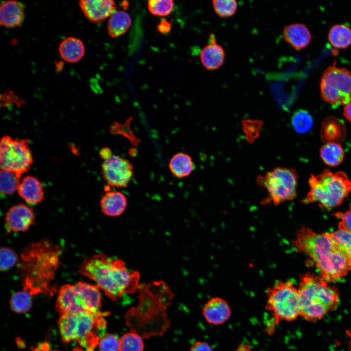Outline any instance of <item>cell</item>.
<instances>
[{"label":"cell","mask_w":351,"mask_h":351,"mask_svg":"<svg viewBox=\"0 0 351 351\" xmlns=\"http://www.w3.org/2000/svg\"><path fill=\"white\" fill-rule=\"evenodd\" d=\"M35 214L33 210L23 204L11 207L5 216V226L8 232L27 231L34 223Z\"/></svg>","instance_id":"13"},{"label":"cell","mask_w":351,"mask_h":351,"mask_svg":"<svg viewBox=\"0 0 351 351\" xmlns=\"http://www.w3.org/2000/svg\"><path fill=\"white\" fill-rule=\"evenodd\" d=\"M320 156L324 163L334 167L342 162L345 154L342 147L339 144L330 142L326 143L321 148Z\"/></svg>","instance_id":"26"},{"label":"cell","mask_w":351,"mask_h":351,"mask_svg":"<svg viewBox=\"0 0 351 351\" xmlns=\"http://www.w3.org/2000/svg\"><path fill=\"white\" fill-rule=\"evenodd\" d=\"M100 204L103 214L109 216H118L125 211L127 200L120 192L107 191L102 197Z\"/></svg>","instance_id":"21"},{"label":"cell","mask_w":351,"mask_h":351,"mask_svg":"<svg viewBox=\"0 0 351 351\" xmlns=\"http://www.w3.org/2000/svg\"><path fill=\"white\" fill-rule=\"evenodd\" d=\"M347 334L350 339L349 344H350V351H351V330L348 331Z\"/></svg>","instance_id":"42"},{"label":"cell","mask_w":351,"mask_h":351,"mask_svg":"<svg viewBox=\"0 0 351 351\" xmlns=\"http://www.w3.org/2000/svg\"><path fill=\"white\" fill-rule=\"evenodd\" d=\"M58 51L63 60L68 62L75 63L79 61L84 56L85 47L80 39L70 37L61 42Z\"/></svg>","instance_id":"22"},{"label":"cell","mask_w":351,"mask_h":351,"mask_svg":"<svg viewBox=\"0 0 351 351\" xmlns=\"http://www.w3.org/2000/svg\"><path fill=\"white\" fill-rule=\"evenodd\" d=\"M101 306L100 289L83 282L66 284L59 289L55 308L60 315L77 313H99Z\"/></svg>","instance_id":"7"},{"label":"cell","mask_w":351,"mask_h":351,"mask_svg":"<svg viewBox=\"0 0 351 351\" xmlns=\"http://www.w3.org/2000/svg\"><path fill=\"white\" fill-rule=\"evenodd\" d=\"M234 351H252L250 346L248 344H243L238 346Z\"/></svg>","instance_id":"41"},{"label":"cell","mask_w":351,"mask_h":351,"mask_svg":"<svg viewBox=\"0 0 351 351\" xmlns=\"http://www.w3.org/2000/svg\"><path fill=\"white\" fill-rule=\"evenodd\" d=\"M265 309L271 312L276 324L295 320L301 312L298 289L291 281H276L267 289Z\"/></svg>","instance_id":"8"},{"label":"cell","mask_w":351,"mask_h":351,"mask_svg":"<svg viewBox=\"0 0 351 351\" xmlns=\"http://www.w3.org/2000/svg\"><path fill=\"white\" fill-rule=\"evenodd\" d=\"M343 115L345 118L351 122V101L347 104L344 107Z\"/></svg>","instance_id":"39"},{"label":"cell","mask_w":351,"mask_h":351,"mask_svg":"<svg viewBox=\"0 0 351 351\" xmlns=\"http://www.w3.org/2000/svg\"><path fill=\"white\" fill-rule=\"evenodd\" d=\"M103 176L108 185L117 188L127 187L134 177V167L127 159L112 155L101 165Z\"/></svg>","instance_id":"12"},{"label":"cell","mask_w":351,"mask_h":351,"mask_svg":"<svg viewBox=\"0 0 351 351\" xmlns=\"http://www.w3.org/2000/svg\"><path fill=\"white\" fill-rule=\"evenodd\" d=\"M209 43L201 51L200 59L204 67L208 70H214L221 67L225 58V50L216 42L215 35L211 33Z\"/></svg>","instance_id":"17"},{"label":"cell","mask_w":351,"mask_h":351,"mask_svg":"<svg viewBox=\"0 0 351 351\" xmlns=\"http://www.w3.org/2000/svg\"><path fill=\"white\" fill-rule=\"evenodd\" d=\"M29 141L3 136L0 143V169L11 171L19 177L27 172L33 162Z\"/></svg>","instance_id":"11"},{"label":"cell","mask_w":351,"mask_h":351,"mask_svg":"<svg viewBox=\"0 0 351 351\" xmlns=\"http://www.w3.org/2000/svg\"><path fill=\"white\" fill-rule=\"evenodd\" d=\"M79 5L85 17L91 22L99 23L116 11V3L111 0H81Z\"/></svg>","instance_id":"14"},{"label":"cell","mask_w":351,"mask_h":351,"mask_svg":"<svg viewBox=\"0 0 351 351\" xmlns=\"http://www.w3.org/2000/svg\"><path fill=\"white\" fill-rule=\"evenodd\" d=\"M322 99L334 107L351 101V72L335 65L324 72L320 82Z\"/></svg>","instance_id":"10"},{"label":"cell","mask_w":351,"mask_h":351,"mask_svg":"<svg viewBox=\"0 0 351 351\" xmlns=\"http://www.w3.org/2000/svg\"><path fill=\"white\" fill-rule=\"evenodd\" d=\"M328 40L335 48H346L351 45V29L346 24H335L329 31Z\"/></svg>","instance_id":"25"},{"label":"cell","mask_w":351,"mask_h":351,"mask_svg":"<svg viewBox=\"0 0 351 351\" xmlns=\"http://www.w3.org/2000/svg\"><path fill=\"white\" fill-rule=\"evenodd\" d=\"M325 234L345 257L351 270V233L338 230Z\"/></svg>","instance_id":"27"},{"label":"cell","mask_w":351,"mask_h":351,"mask_svg":"<svg viewBox=\"0 0 351 351\" xmlns=\"http://www.w3.org/2000/svg\"><path fill=\"white\" fill-rule=\"evenodd\" d=\"M171 22L168 21L165 19L161 20V21L157 26V31L162 34H166L169 33L171 30Z\"/></svg>","instance_id":"38"},{"label":"cell","mask_w":351,"mask_h":351,"mask_svg":"<svg viewBox=\"0 0 351 351\" xmlns=\"http://www.w3.org/2000/svg\"><path fill=\"white\" fill-rule=\"evenodd\" d=\"M61 254L60 247L48 239L32 243L24 248L18 263L23 290L32 296L51 292Z\"/></svg>","instance_id":"1"},{"label":"cell","mask_w":351,"mask_h":351,"mask_svg":"<svg viewBox=\"0 0 351 351\" xmlns=\"http://www.w3.org/2000/svg\"><path fill=\"white\" fill-rule=\"evenodd\" d=\"M144 348L141 336L135 332L126 333L119 339V351H143Z\"/></svg>","instance_id":"30"},{"label":"cell","mask_w":351,"mask_h":351,"mask_svg":"<svg viewBox=\"0 0 351 351\" xmlns=\"http://www.w3.org/2000/svg\"><path fill=\"white\" fill-rule=\"evenodd\" d=\"M341 216V221L339 224L338 229L351 233V208L343 214H339Z\"/></svg>","instance_id":"36"},{"label":"cell","mask_w":351,"mask_h":351,"mask_svg":"<svg viewBox=\"0 0 351 351\" xmlns=\"http://www.w3.org/2000/svg\"><path fill=\"white\" fill-rule=\"evenodd\" d=\"M24 5L18 0L3 1L0 6V23L6 28L19 27L25 17Z\"/></svg>","instance_id":"16"},{"label":"cell","mask_w":351,"mask_h":351,"mask_svg":"<svg viewBox=\"0 0 351 351\" xmlns=\"http://www.w3.org/2000/svg\"><path fill=\"white\" fill-rule=\"evenodd\" d=\"M320 132L322 140L326 143H340L345 140L347 135L343 121L334 117H328L324 119Z\"/></svg>","instance_id":"18"},{"label":"cell","mask_w":351,"mask_h":351,"mask_svg":"<svg viewBox=\"0 0 351 351\" xmlns=\"http://www.w3.org/2000/svg\"><path fill=\"white\" fill-rule=\"evenodd\" d=\"M169 168L175 176L184 178L191 175L195 165L190 155L179 152L175 154L170 160Z\"/></svg>","instance_id":"23"},{"label":"cell","mask_w":351,"mask_h":351,"mask_svg":"<svg viewBox=\"0 0 351 351\" xmlns=\"http://www.w3.org/2000/svg\"><path fill=\"white\" fill-rule=\"evenodd\" d=\"M309 185L310 191L302 202H316L326 209L340 205L351 192V180L342 171L333 173L325 169L319 174L312 175Z\"/></svg>","instance_id":"6"},{"label":"cell","mask_w":351,"mask_h":351,"mask_svg":"<svg viewBox=\"0 0 351 351\" xmlns=\"http://www.w3.org/2000/svg\"><path fill=\"white\" fill-rule=\"evenodd\" d=\"M0 182L1 195H9L18 191L20 177L11 171L0 169Z\"/></svg>","instance_id":"29"},{"label":"cell","mask_w":351,"mask_h":351,"mask_svg":"<svg viewBox=\"0 0 351 351\" xmlns=\"http://www.w3.org/2000/svg\"><path fill=\"white\" fill-rule=\"evenodd\" d=\"M109 312L99 313H77L60 315L58 324L62 341L75 342L86 351H94L106 328L105 316Z\"/></svg>","instance_id":"4"},{"label":"cell","mask_w":351,"mask_h":351,"mask_svg":"<svg viewBox=\"0 0 351 351\" xmlns=\"http://www.w3.org/2000/svg\"><path fill=\"white\" fill-rule=\"evenodd\" d=\"M98 345L100 351H119V340L112 334L106 333L101 336Z\"/></svg>","instance_id":"35"},{"label":"cell","mask_w":351,"mask_h":351,"mask_svg":"<svg viewBox=\"0 0 351 351\" xmlns=\"http://www.w3.org/2000/svg\"><path fill=\"white\" fill-rule=\"evenodd\" d=\"M190 351H214L213 348L206 342L197 341L191 347Z\"/></svg>","instance_id":"37"},{"label":"cell","mask_w":351,"mask_h":351,"mask_svg":"<svg viewBox=\"0 0 351 351\" xmlns=\"http://www.w3.org/2000/svg\"><path fill=\"white\" fill-rule=\"evenodd\" d=\"M148 8L153 15L167 16L173 11L174 3L172 0H150L148 1Z\"/></svg>","instance_id":"32"},{"label":"cell","mask_w":351,"mask_h":351,"mask_svg":"<svg viewBox=\"0 0 351 351\" xmlns=\"http://www.w3.org/2000/svg\"><path fill=\"white\" fill-rule=\"evenodd\" d=\"M99 155L100 157L104 160L109 158L113 154L109 148H103L100 150Z\"/></svg>","instance_id":"40"},{"label":"cell","mask_w":351,"mask_h":351,"mask_svg":"<svg viewBox=\"0 0 351 351\" xmlns=\"http://www.w3.org/2000/svg\"><path fill=\"white\" fill-rule=\"evenodd\" d=\"M298 176L292 168L276 167L257 177V183L265 188L268 197L265 202L277 205L293 199L296 196Z\"/></svg>","instance_id":"9"},{"label":"cell","mask_w":351,"mask_h":351,"mask_svg":"<svg viewBox=\"0 0 351 351\" xmlns=\"http://www.w3.org/2000/svg\"><path fill=\"white\" fill-rule=\"evenodd\" d=\"M293 245L310 256L327 282L339 280L350 270L345 257L325 234L303 227L298 231Z\"/></svg>","instance_id":"3"},{"label":"cell","mask_w":351,"mask_h":351,"mask_svg":"<svg viewBox=\"0 0 351 351\" xmlns=\"http://www.w3.org/2000/svg\"><path fill=\"white\" fill-rule=\"evenodd\" d=\"M300 316L309 321L322 318L339 303V293L321 277L307 273L301 277L298 288Z\"/></svg>","instance_id":"5"},{"label":"cell","mask_w":351,"mask_h":351,"mask_svg":"<svg viewBox=\"0 0 351 351\" xmlns=\"http://www.w3.org/2000/svg\"><path fill=\"white\" fill-rule=\"evenodd\" d=\"M0 269L1 271H6L14 267L20 260L15 251L7 247L0 248Z\"/></svg>","instance_id":"34"},{"label":"cell","mask_w":351,"mask_h":351,"mask_svg":"<svg viewBox=\"0 0 351 351\" xmlns=\"http://www.w3.org/2000/svg\"><path fill=\"white\" fill-rule=\"evenodd\" d=\"M132 24L130 15L123 11H116L109 18L107 29L110 36L118 37L125 34Z\"/></svg>","instance_id":"24"},{"label":"cell","mask_w":351,"mask_h":351,"mask_svg":"<svg viewBox=\"0 0 351 351\" xmlns=\"http://www.w3.org/2000/svg\"><path fill=\"white\" fill-rule=\"evenodd\" d=\"M58 351V350H54V351Z\"/></svg>","instance_id":"43"},{"label":"cell","mask_w":351,"mask_h":351,"mask_svg":"<svg viewBox=\"0 0 351 351\" xmlns=\"http://www.w3.org/2000/svg\"><path fill=\"white\" fill-rule=\"evenodd\" d=\"M202 313L208 323L219 325L224 324L230 318L232 311L226 301L222 298L215 297L205 304Z\"/></svg>","instance_id":"15"},{"label":"cell","mask_w":351,"mask_h":351,"mask_svg":"<svg viewBox=\"0 0 351 351\" xmlns=\"http://www.w3.org/2000/svg\"><path fill=\"white\" fill-rule=\"evenodd\" d=\"M32 296L29 292L23 290L14 293L10 300L12 310L18 313L28 312L32 305Z\"/></svg>","instance_id":"31"},{"label":"cell","mask_w":351,"mask_h":351,"mask_svg":"<svg viewBox=\"0 0 351 351\" xmlns=\"http://www.w3.org/2000/svg\"><path fill=\"white\" fill-rule=\"evenodd\" d=\"M291 122L295 131L300 134L309 132L313 124V120L311 114L307 110L303 109L298 110L293 113Z\"/></svg>","instance_id":"28"},{"label":"cell","mask_w":351,"mask_h":351,"mask_svg":"<svg viewBox=\"0 0 351 351\" xmlns=\"http://www.w3.org/2000/svg\"><path fill=\"white\" fill-rule=\"evenodd\" d=\"M212 5L215 13L222 18L233 16L238 7L237 2L235 0H214Z\"/></svg>","instance_id":"33"},{"label":"cell","mask_w":351,"mask_h":351,"mask_svg":"<svg viewBox=\"0 0 351 351\" xmlns=\"http://www.w3.org/2000/svg\"><path fill=\"white\" fill-rule=\"evenodd\" d=\"M19 195L27 203L36 205L41 202L44 197L42 183L36 177L27 176L20 181L18 189Z\"/></svg>","instance_id":"20"},{"label":"cell","mask_w":351,"mask_h":351,"mask_svg":"<svg viewBox=\"0 0 351 351\" xmlns=\"http://www.w3.org/2000/svg\"><path fill=\"white\" fill-rule=\"evenodd\" d=\"M78 272L93 280L113 301L119 300L125 294L135 292L140 285L138 272L129 269L122 260L103 254L86 257Z\"/></svg>","instance_id":"2"},{"label":"cell","mask_w":351,"mask_h":351,"mask_svg":"<svg viewBox=\"0 0 351 351\" xmlns=\"http://www.w3.org/2000/svg\"><path fill=\"white\" fill-rule=\"evenodd\" d=\"M282 36L287 43L297 50L307 47L312 39L310 31L302 23H294L286 26L283 29Z\"/></svg>","instance_id":"19"}]
</instances>
